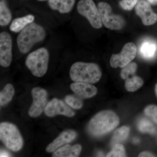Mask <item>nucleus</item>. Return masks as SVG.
I'll return each mask as SVG.
<instances>
[{"instance_id": "obj_4", "label": "nucleus", "mask_w": 157, "mask_h": 157, "mask_svg": "<svg viewBox=\"0 0 157 157\" xmlns=\"http://www.w3.org/2000/svg\"><path fill=\"white\" fill-rule=\"evenodd\" d=\"M50 59L49 50L45 47L33 50L28 55L25 65L33 76L41 77L46 74Z\"/></svg>"}, {"instance_id": "obj_3", "label": "nucleus", "mask_w": 157, "mask_h": 157, "mask_svg": "<svg viewBox=\"0 0 157 157\" xmlns=\"http://www.w3.org/2000/svg\"><path fill=\"white\" fill-rule=\"evenodd\" d=\"M119 118L114 112L104 110L96 114L90 121L89 131L95 136H100L115 128L119 123Z\"/></svg>"}, {"instance_id": "obj_18", "label": "nucleus", "mask_w": 157, "mask_h": 157, "mask_svg": "<svg viewBox=\"0 0 157 157\" xmlns=\"http://www.w3.org/2000/svg\"><path fill=\"white\" fill-rule=\"evenodd\" d=\"M82 147L79 144L71 146L67 144L61 147L54 152L52 156L54 157H78L81 152Z\"/></svg>"}, {"instance_id": "obj_30", "label": "nucleus", "mask_w": 157, "mask_h": 157, "mask_svg": "<svg viewBox=\"0 0 157 157\" xmlns=\"http://www.w3.org/2000/svg\"><path fill=\"white\" fill-rule=\"evenodd\" d=\"M11 155L10 153L8 151L5 150H2L1 151V154H0V157H10Z\"/></svg>"}, {"instance_id": "obj_9", "label": "nucleus", "mask_w": 157, "mask_h": 157, "mask_svg": "<svg viewBox=\"0 0 157 157\" xmlns=\"http://www.w3.org/2000/svg\"><path fill=\"white\" fill-rule=\"evenodd\" d=\"M13 40L11 34L6 31L0 33V65L3 67L11 65L13 57Z\"/></svg>"}, {"instance_id": "obj_19", "label": "nucleus", "mask_w": 157, "mask_h": 157, "mask_svg": "<svg viewBox=\"0 0 157 157\" xmlns=\"http://www.w3.org/2000/svg\"><path fill=\"white\" fill-rule=\"evenodd\" d=\"M12 14L5 0L0 2V25L5 27L12 21Z\"/></svg>"}, {"instance_id": "obj_2", "label": "nucleus", "mask_w": 157, "mask_h": 157, "mask_svg": "<svg viewBox=\"0 0 157 157\" xmlns=\"http://www.w3.org/2000/svg\"><path fill=\"white\" fill-rule=\"evenodd\" d=\"M70 76L75 82L93 84L101 79L102 72L99 66L94 63L77 62L70 67Z\"/></svg>"}, {"instance_id": "obj_22", "label": "nucleus", "mask_w": 157, "mask_h": 157, "mask_svg": "<svg viewBox=\"0 0 157 157\" xmlns=\"http://www.w3.org/2000/svg\"><path fill=\"white\" fill-rule=\"evenodd\" d=\"M130 128L128 127L122 126L117 129L113 133L111 143L114 145L123 142L128 136Z\"/></svg>"}, {"instance_id": "obj_12", "label": "nucleus", "mask_w": 157, "mask_h": 157, "mask_svg": "<svg viewBox=\"0 0 157 157\" xmlns=\"http://www.w3.org/2000/svg\"><path fill=\"white\" fill-rule=\"evenodd\" d=\"M45 114L49 117L57 115H63L69 117L75 115V112L68 107L61 100L54 98L47 104L45 110Z\"/></svg>"}, {"instance_id": "obj_13", "label": "nucleus", "mask_w": 157, "mask_h": 157, "mask_svg": "<svg viewBox=\"0 0 157 157\" xmlns=\"http://www.w3.org/2000/svg\"><path fill=\"white\" fill-rule=\"evenodd\" d=\"M70 88L78 97L84 99L92 98L98 93L95 86L86 82H73L70 85Z\"/></svg>"}, {"instance_id": "obj_14", "label": "nucleus", "mask_w": 157, "mask_h": 157, "mask_svg": "<svg viewBox=\"0 0 157 157\" xmlns=\"http://www.w3.org/2000/svg\"><path fill=\"white\" fill-rule=\"evenodd\" d=\"M76 133L73 130H69L62 132L56 139L48 144L46 147V151L48 152H54L58 149L64 144L71 142L76 137Z\"/></svg>"}, {"instance_id": "obj_1", "label": "nucleus", "mask_w": 157, "mask_h": 157, "mask_svg": "<svg viewBox=\"0 0 157 157\" xmlns=\"http://www.w3.org/2000/svg\"><path fill=\"white\" fill-rule=\"evenodd\" d=\"M47 32L43 26L34 22L18 33L16 38L17 48L20 53L26 54L34 46L45 40Z\"/></svg>"}, {"instance_id": "obj_28", "label": "nucleus", "mask_w": 157, "mask_h": 157, "mask_svg": "<svg viewBox=\"0 0 157 157\" xmlns=\"http://www.w3.org/2000/svg\"><path fill=\"white\" fill-rule=\"evenodd\" d=\"M139 0H121L119 5L121 8L126 11H131L135 8Z\"/></svg>"}, {"instance_id": "obj_10", "label": "nucleus", "mask_w": 157, "mask_h": 157, "mask_svg": "<svg viewBox=\"0 0 157 157\" xmlns=\"http://www.w3.org/2000/svg\"><path fill=\"white\" fill-rule=\"evenodd\" d=\"M33 103L29 109V114L32 117L39 116L47 106V91L42 88L35 87L32 90Z\"/></svg>"}, {"instance_id": "obj_8", "label": "nucleus", "mask_w": 157, "mask_h": 157, "mask_svg": "<svg viewBox=\"0 0 157 157\" xmlns=\"http://www.w3.org/2000/svg\"><path fill=\"white\" fill-rule=\"evenodd\" d=\"M137 48L133 42H128L124 45L120 53L113 54L110 59V65L112 68H123L135 58Z\"/></svg>"}, {"instance_id": "obj_16", "label": "nucleus", "mask_w": 157, "mask_h": 157, "mask_svg": "<svg viewBox=\"0 0 157 157\" xmlns=\"http://www.w3.org/2000/svg\"><path fill=\"white\" fill-rule=\"evenodd\" d=\"M35 19V16L32 14L16 17L10 23L9 29L13 33H19L29 25L34 22Z\"/></svg>"}, {"instance_id": "obj_6", "label": "nucleus", "mask_w": 157, "mask_h": 157, "mask_svg": "<svg viewBox=\"0 0 157 157\" xmlns=\"http://www.w3.org/2000/svg\"><path fill=\"white\" fill-rule=\"evenodd\" d=\"M97 6L103 25L106 28L113 30H120L123 28L125 25L124 19L120 15L113 14L109 4L100 2Z\"/></svg>"}, {"instance_id": "obj_34", "label": "nucleus", "mask_w": 157, "mask_h": 157, "mask_svg": "<svg viewBox=\"0 0 157 157\" xmlns=\"http://www.w3.org/2000/svg\"><path fill=\"white\" fill-rule=\"evenodd\" d=\"M98 156H103V154L102 152L99 153L98 154Z\"/></svg>"}, {"instance_id": "obj_7", "label": "nucleus", "mask_w": 157, "mask_h": 157, "mask_svg": "<svg viewBox=\"0 0 157 157\" xmlns=\"http://www.w3.org/2000/svg\"><path fill=\"white\" fill-rule=\"evenodd\" d=\"M78 14L85 17L90 25L95 29L103 26L98 6L93 0H80L77 5Z\"/></svg>"}, {"instance_id": "obj_33", "label": "nucleus", "mask_w": 157, "mask_h": 157, "mask_svg": "<svg viewBox=\"0 0 157 157\" xmlns=\"http://www.w3.org/2000/svg\"><path fill=\"white\" fill-rule=\"evenodd\" d=\"M155 92L157 96V83L155 85Z\"/></svg>"}, {"instance_id": "obj_21", "label": "nucleus", "mask_w": 157, "mask_h": 157, "mask_svg": "<svg viewBox=\"0 0 157 157\" xmlns=\"http://www.w3.org/2000/svg\"><path fill=\"white\" fill-rule=\"evenodd\" d=\"M126 89L129 92H135L143 86L144 81L140 77L134 75L132 77L129 76L125 79Z\"/></svg>"}, {"instance_id": "obj_25", "label": "nucleus", "mask_w": 157, "mask_h": 157, "mask_svg": "<svg viewBox=\"0 0 157 157\" xmlns=\"http://www.w3.org/2000/svg\"><path fill=\"white\" fill-rule=\"evenodd\" d=\"M107 157H126L125 150L123 145L120 144L113 145L112 150L107 155Z\"/></svg>"}, {"instance_id": "obj_5", "label": "nucleus", "mask_w": 157, "mask_h": 157, "mask_svg": "<svg viewBox=\"0 0 157 157\" xmlns=\"http://www.w3.org/2000/svg\"><path fill=\"white\" fill-rule=\"evenodd\" d=\"M0 138L12 151H19L23 145V140L18 129L10 123L3 122L0 124Z\"/></svg>"}, {"instance_id": "obj_20", "label": "nucleus", "mask_w": 157, "mask_h": 157, "mask_svg": "<svg viewBox=\"0 0 157 157\" xmlns=\"http://www.w3.org/2000/svg\"><path fill=\"white\" fill-rule=\"evenodd\" d=\"M14 89L12 84H6L0 93V104L5 106L11 101L14 94Z\"/></svg>"}, {"instance_id": "obj_31", "label": "nucleus", "mask_w": 157, "mask_h": 157, "mask_svg": "<svg viewBox=\"0 0 157 157\" xmlns=\"http://www.w3.org/2000/svg\"><path fill=\"white\" fill-rule=\"evenodd\" d=\"M147 1L151 5H157V0H147Z\"/></svg>"}, {"instance_id": "obj_32", "label": "nucleus", "mask_w": 157, "mask_h": 157, "mask_svg": "<svg viewBox=\"0 0 157 157\" xmlns=\"http://www.w3.org/2000/svg\"><path fill=\"white\" fill-rule=\"evenodd\" d=\"M133 141L135 144H137L139 142V140L137 138H134Z\"/></svg>"}, {"instance_id": "obj_11", "label": "nucleus", "mask_w": 157, "mask_h": 157, "mask_svg": "<svg viewBox=\"0 0 157 157\" xmlns=\"http://www.w3.org/2000/svg\"><path fill=\"white\" fill-rule=\"evenodd\" d=\"M151 4L145 0H139L135 7L136 14L141 18L144 25H151L157 21V14L152 9Z\"/></svg>"}, {"instance_id": "obj_29", "label": "nucleus", "mask_w": 157, "mask_h": 157, "mask_svg": "<svg viewBox=\"0 0 157 157\" xmlns=\"http://www.w3.org/2000/svg\"><path fill=\"white\" fill-rule=\"evenodd\" d=\"M139 157H156L153 154L148 151H144L140 153L138 156Z\"/></svg>"}, {"instance_id": "obj_17", "label": "nucleus", "mask_w": 157, "mask_h": 157, "mask_svg": "<svg viewBox=\"0 0 157 157\" xmlns=\"http://www.w3.org/2000/svg\"><path fill=\"white\" fill-rule=\"evenodd\" d=\"M157 52L156 42L151 39L144 40L139 47V53L142 57L147 59L153 58Z\"/></svg>"}, {"instance_id": "obj_15", "label": "nucleus", "mask_w": 157, "mask_h": 157, "mask_svg": "<svg viewBox=\"0 0 157 157\" xmlns=\"http://www.w3.org/2000/svg\"><path fill=\"white\" fill-rule=\"evenodd\" d=\"M49 8L60 14H68L75 6L76 0H48Z\"/></svg>"}, {"instance_id": "obj_35", "label": "nucleus", "mask_w": 157, "mask_h": 157, "mask_svg": "<svg viewBox=\"0 0 157 157\" xmlns=\"http://www.w3.org/2000/svg\"><path fill=\"white\" fill-rule=\"evenodd\" d=\"M37 1H39V2H43L48 1V0H37Z\"/></svg>"}, {"instance_id": "obj_26", "label": "nucleus", "mask_w": 157, "mask_h": 157, "mask_svg": "<svg viewBox=\"0 0 157 157\" xmlns=\"http://www.w3.org/2000/svg\"><path fill=\"white\" fill-rule=\"evenodd\" d=\"M65 101L70 107L74 109H80L83 105L81 99L75 96H67L65 98Z\"/></svg>"}, {"instance_id": "obj_24", "label": "nucleus", "mask_w": 157, "mask_h": 157, "mask_svg": "<svg viewBox=\"0 0 157 157\" xmlns=\"http://www.w3.org/2000/svg\"><path fill=\"white\" fill-rule=\"evenodd\" d=\"M137 64L134 62H131L123 68L121 71V76L123 79H126L129 76L134 75L137 69Z\"/></svg>"}, {"instance_id": "obj_23", "label": "nucleus", "mask_w": 157, "mask_h": 157, "mask_svg": "<svg viewBox=\"0 0 157 157\" xmlns=\"http://www.w3.org/2000/svg\"><path fill=\"white\" fill-rule=\"evenodd\" d=\"M138 128L139 131L143 133H149L152 134L155 132L154 125L151 121L144 118L139 121L138 124Z\"/></svg>"}, {"instance_id": "obj_27", "label": "nucleus", "mask_w": 157, "mask_h": 157, "mask_svg": "<svg viewBox=\"0 0 157 157\" xmlns=\"http://www.w3.org/2000/svg\"><path fill=\"white\" fill-rule=\"evenodd\" d=\"M144 113L157 124V106L150 105L145 108Z\"/></svg>"}]
</instances>
